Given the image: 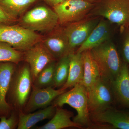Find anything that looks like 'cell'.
<instances>
[{
  "label": "cell",
  "instance_id": "ba28073f",
  "mask_svg": "<svg viewBox=\"0 0 129 129\" xmlns=\"http://www.w3.org/2000/svg\"><path fill=\"white\" fill-rule=\"evenodd\" d=\"M95 4L83 0H66L53 9L58 17L59 23L65 25L85 18Z\"/></svg>",
  "mask_w": 129,
  "mask_h": 129
},
{
  "label": "cell",
  "instance_id": "cb8c5ba5",
  "mask_svg": "<svg viewBox=\"0 0 129 129\" xmlns=\"http://www.w3.org/2000/svg\"><path fill=\"white\" fill-rule=\"evenodd\" d=\"M23 60V54L9 44L0 41V62H10L18 64Z\"/></svg>",
  "mask_w": 129,
  "mask_h": 129
},
{
  "label": "cell",
  "instance_id": "8fae6325",
  "mask_svg": "<svg viewBox=\"0 0 129 129\" xmlns=\"http://www.w3.org/2000/svg\"><path fill=\"white\" fill-rule=\"evenodd\" d=\"M67 91V89L55 90L52 87L36 88L32 86L30 96L24 107V113L32 112L38 109L46 108L57 97Z\"/></svg>",
  "mask_w": 129,
  "mask_h": 129
},
{
  "label": "cell",
  "instance_id": "9a60e30c",
  "mask_svg": "<svg viewBox=\"0 0 129 129\" xmlns=\"http://www.w3.org/2000/svg\"><path fill=\"white\" fill-rule=\"evenodd\" d=\"M111 23L101 18L99 22L91 32L85 41L77 49L75 52L81 53L91 50L110 40L111 36Z\"/></svg>",
  "mask_w": 129,
  "mask_h": 129
},
{
  "label": "cell",
  "instance_id": "f1b7e54d",
  "mask_svg": "<svg viewBox=\"0 0 129 129\" xmlns=\"http://www.w3.org/2000/svg\"><path fill=\"white\" fill-rule=\"evenodd\" d=\"M83 1H85L88 2H89L92 3H96L99 1L100 0H83Z\"/></svg>",
  "mask_w": 129,
  "mask_h": 129
},
{
  "label": "cell",
  "instance_id": "30bf717a",
  "mask_svg": "<svg viewBox=\"0 0 129 129\" xmlns=\"http://www.w3.org/2000/svg\"><path fill=\"white\" fill-rule=\"evenodd\" d=\"M25 52L23 54V60L30 67L32 81L47 64L55 61L56 59L42 41L35 44Z\"/></svg>",
  "mask_w": 129,
  "mask_h": 129
},
{
  "label": "cell",
  "instance_id": "9c48e42d",
  "mask_svg": "<svg viewBox=\"0 0 129 129\" xmlns=\"http://www.w3.org/2000/svg\"><path fill=\"white\" fill-rule=\"evenodd\" d=\"M101 18L98 16H88L80 21L64 25L63 29L68 40L70 54L75 52L76 49L85 41Z\"/></svg>",
  "mask_w": 129,
  "mask_h": 129
},
{
  "label": "cell",
  "instance_id": "603a6c76",
  "mask_svg": "<svg viewBox=\"0 0 129 129\" xmlns=\"http://www.w3.org/2000/svg\"><path fill=\"white\" fill-rule=\"evenodd\" d=\"M70 58L69 55L59 59L56 64L54 72L53 87L58 88L64 85L68 77Z\"/></svg>",
  "mask_w": 129,
  "mask_h": 129
},
{
  "label": "cell",
  "instance_id": "4fadbf2b",
  "mask_svg": "<svg viewBox=\"0 0 129 129\" xmlns=\"http://www.w3.org/2000/svg\"><path fill=\"white\" fill-rule=\"evenodd\" d=\"M16 64L10 62H0V117H8L12 110L7 102L6 96Z\"/></svg>",
  "mask_w": 129,
  "mask_h": 129
},
{
  "label": "cell",
  "instance_id": "7402d4cb",
  "mask_svg": "<svg viewBox=\"0 0 129 129\" xmlns=\"http://www.w3.org/2000/svg\"><path fill=\"white\" fill-rule=\"evenodd\" d=\"M56 64L54 61L45 67L32 81V86L38 88L53 87Z\"/></svg>",
  "mask_w": 129,
  "mask_h": 129
},
{
  "label": "cell",
  "instance_id": "ffe728a7",
  "mask_svg": "<svg viewBox=\"0 0 129 129\" xmlns=\"http://www.w3.org/2000/svg\"><path fill=\"white\" fill-rule=\"evenodd\" d=\"M81 53L84 64V75L81 84L84 86L87 90L101 78V75L90 50L85 51Z\"/></svg>",
  "mask_w": 129,
  "mask_h": 129
},
{
  "label": "cell",
  "instance_id": "7c38bea8",
  "mask_svg": "<svg viewBox=\"0 0 129 129\" xmlns=\"http://www.w3.org/2000/svg\"><path fill=\"white\" fill-rule=\"evenodd\" d=\"M42 42L56 60L70 54L68 40L63 27H57Z\"/></svg>",
  "mask_w": 129,
  "mask_h": 129
},
{
  "label": "cell",
  "instance_id": "e0dca14e",
  "mask_svg": "<svg viewBox=\"0 0 129 129\" xmlns=\"http://www.w3.org/2000/svg\"><path fill=\"white\" fill-rule=\"evenodd\" d=\"M56 109L55 106L52 104L33 113H26L19 111L17 129H29L39 122L52 118L55 113Z\"/></svg>",
  "mask_w": 129,
  "mask_h": 129
},
{
  "label": "cell",
  "instance_id": "484cf974",
  "mask_svg": "<svg viewBox=\"0 0 129 129\" xmlns=\"http://www.w3.org/2000/svg\"><path fill=\"white\" fill-rule=\"evenodd\" d=\"M17 21V19L11 15L0 6V23L12 24Z\"/></svg>",
  "mask_w": 129,
  "mask_h": 129
},
{
  "label": "cell",
  "instance_id": "5bb4252c",
  "mask_svg": "<svg viewBox=\"0 0 129 129\" xmlns=\"http://www.w3.org/2000/svg\"><path fill=\"white\" fill-rule=\"evenodd\" d=\"M91 121L107 123L114 128L129 129V113L111 107L99 112L90 113Z\"/></svg>",
  "mask_w": 129,
  "mask_h": 129
},
{
  "label": "cell",
  "instance_id": "d4e9b609",
  "mask_svg": "<svg viewBox=\"0 0 129 129\" xmlns=\"http://www.w3.org/2000/svg\"><path fill=\"white\" fill-rule=\"evenodd\" d=\"M16 111L12 109L8 117H0V129H14L17 128L19 116Z\"/></svg>",
  "mask_w": 129,
  "mask_h": 129
},
{
  "label": "cell",
  "instance_id": "d6986e66",
  "mask_svg": "<svg viewBox=\"0 0 129 129\" xmlns=\"http://www.w3.org/2000/svg\"><path fill=\"white\" fill-rule=\"evenodd\" d=\"M73 114L71 111L56 107V112L51 119L43 126L37 127L38 129H62L69 127L82 128L79 125L71 120Z\"/></svg>",
  "mask_w": 129,
  "mask_h": 129
},
{
  "label": "cell",
  "instance_id": "277c9868",
  "mask_svg": "<svg viewBox=\"0 0 129 129\" xmlns=\"http://www.w3.org/2000/svg\"><path fill=\"white\" fill-rule=\"evenodd\" d=\"M89 16L105 19L123 32L129 28V0H100Z\"/></svg>",
  "mask_w": 129,
  "mask_h": 129
},
{
  "label": "cell",
  "instance_id": "44dd1931",
  "mask_svg": "<svg viewBox=\"0 0 129 129\" xmlns=\"http://www.w3.org/2000/svg\"><path fill=\"white\" fill-rule=\"evenodd\" d=\"M38 0H0V6L17 19L26 9Z\"/></svg>",
  "mask_w": 129,
  "mask_h": 129
},
{
  "label": "cell",
  "instance_id": "6da1fadb",
  "mask_svg": "<svg viewBox=\"0 0 129 129\" xmlns=\"http://www.w3.org/2000/svg\"><path fill=\"white\" fill-rule=\"evenodd\" d=\"M53 103L56 107L68 104L75 109L77 115L73 121L81 127H89L92 125L88 108L87 89L81 84L76 85L70 90L58 96Z\"/></svg>",
  "mask_w": 129,
  "mask_h": 129
},
{
  "label": "cell",
  "instance_id": "5b68a950",
  "mask_svg": "<svg viewBox=\"0 0 129 129\" xmlns=\"http://www.w3.org/2000/svg\"><path fill=\"white\" fill-rule=\"evenodd\" d=\"M43 36L19 25L0 23V41L19 51H25L42 41Z\"/></svg>",
  "mask_w": 129,
  "mask_h": 129
},
{
  "label": "cell",
  "instance_id": "2e32d148",
  "mask_svg": "<svg viewBox=\"0 0 129 129\" xmlns=\"http://www.w3.org/2000/svg\"><path fill=\"white\" fill-rule=\"evenodd\" d=\"M111 84L115 98L129 108V67L127 63H123L120 73Z\"/></svg>",
  "mask_w": 129,
  "mask_h": 129
},
{
  "label": "cell",
  "instance_id": "3957f363",
  "mask_svg": "<svg viewBox=\"0 0 129 129\" xmlns=\"http://www.w3.org/2000/svg\"><path fill=\"white\" fill-rule=\"evenodd\" d=\"M90 50L101 76L111 83L120 73L123 64L115 45L109 40Z\"/></svg>",
  "mask_w": 129,
  "mask_h": 129
},
{
  "label": "cell",
  "instance_id": "4316f807",
  "mask_svg": "<svg viewBox=\"0 0 129 129\" xmlns=\"http://www.w3.org/2000/svg\"><path fill=\"white\" fill-rule=\"evenodd\" d=\"M124 36L123 46V53L125 62L129 64V28L124 32Z\"/></svg>",
  "mask_w": 129,
  "mask_h": 129
},
{
  "label": "cell",
  "instance_id": "52a82bcc",
  "mask_svg": "<svg viewBox=\"0 0 129 129\" xmlns=\"http://www.w3.org/2000/svg\"><path fill=\"white\" fill-rule=\"evenodd\" d=\"M87 91L90 113L102 112L112 107L115 98L108 81L101 76Z\"/></svg>",
  "mask_w": 129,
  "mask_h": 129
},
{
  "label": "cell",
  "instance_id": "8992f818",
  "mask_svg": "<svg viewBox=\"0 0 129 129\" xmlns=\"http://www.w3.org/2000/svg\"><path fill=\"white\" fill-rule=\"evenodd\" d=\"M58 18L54 10L39 6L27 12L21 19L20 25L36 32H51L57 27Z\"/></svg>",
  "mask_w": 129,
  "mask_h": 129
},
{
  "label": "cell",
  "instance_id": "7a4b0ae2",
  "mask_svg": "<svg viewBox=\"0 0 129 129\" xmlns=\"http://www.w3.org/2000/svg\"><path fill=\"white\" fill-rule=\"evenodd\" d=\"M30 67L25 64L16 68L12 76L6 96V101L12 109L21 111L28 100L32 88Z\"/></svg>",
  "mask_w": 129,
  "mask_h": 129
},
{
  "label": "cell",
  "instance_id": "ac0fdd59",
  "mask_svg": "<svg viewBox=\"0 0 129 129\" xmlns=\"http://www.w3.org/2000/svg\"><path fill=\"white\" fill-rule=\"evenodd\" d=\"M69 73L66 83L61 88L64 89L73 88L82 83L84 75V64L82 53L75 52L69 55Z\"/></svg>",
  "mask_w": 129,
  "mask_h": 129
},
{
  "label": "cell",
  "instance_id": "83f0119b",
  "mask_svg": "<svg viewBox=\"0 0 129 129\" xmlns=\"http://www.w3.org/2000/svg\"><path fill=\"white\" fill-rule=\"evenodd\" d=\"M66 0H44L47 4L52 7Z\"/></svg>",
  "mask_w": 129,
  "mask_h": 129
}]
</instances>
